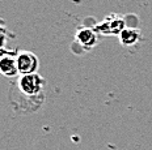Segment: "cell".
Masks as SVG:
<instances>
[{
	"label": "cell",
	"instance_id": "2",
	"mask_svg": "<svg viewBox=\"0 0 152 150\" xmlns=\"http://www.w3.org/2000/svg\"><path fill=\"white\" fill-rule=\"evenodd\" d=\"M16 59H17L18 73L21 74L36 73V69L38 68V59L34 54H31L29 51H23L18 54Z\"/></svg>",
	"mask_w": 152,
	"mask_h": 150
},
{
	"label": "cell",
	"instance_id": "6",
	"mask_svg": "<svg viewBox=\"0 0 152 150\" xmlns=\"http://www.w3.org/2000/svg\"><path fill=\"white\" fill-rule=\"evenodd\" d=\"M3 42H4V39H3V35H1V34H0V46L3 45Z\"/></svg>",
	"mask_w": 152,
	"mask_h": 150
},
{
	"label": "cell",
	"instance_id": "4",
	"mask_svg": "<svg viewBox=\"0 0 152 150\" xmlns=\"http://www.w3.org/2000/svg\"><path fill=\"white\" fill-rule=\"evenodd\" d=\"M140 38V32L137 29H123L121 30V35H119V39H121L122 45L125 46H132L139 40Z\"/></svg>",
	"mask_w": 152,
	"mask_h": 150
},
{
	"label": "cell",
	"instance_id": "1",
	"mask_svg": "<svg viewBox=\"0 0 152 150\" xmlns=\"http://www.w3.org/2000/svg\"><path fill=\"white\" fill-rule=\"evenodd\" d=\"M43 85H45V81L37 73L23 74L20 81H18L20 92L28 97H37L38 94H41Z\"/></svg>",
	"mask_w": 152,
	"mask_h": 150
},
{
	"label": "cell",
	"instance_id": "5",
	"mask_svg": "<svg viewBox=\"0 0 152 150\" xmlns=\"http://www.w3.org/2000/svg\"><path fill=\"white\" fill-rule=\"evenodd\" d=\"M77 38L80 39V42H83L84 45H94V42H96V37H94V34L91 32V30H83V32H80L77 34Z\"/></svg>",
	"mask_w": 152,
	"mask_h": 150
},
{
	"label": "cell",
	"instance_id": "3",
	"mask_svg": "<svg viewBox=\"0 0 152 150\" xmlns=\"http://www.w3.org/2000/svg\"><path fill=\"white\" fill-rule=\"evenodd\" d=\"M0 73L7 77H15L18 73L17 59L11 58V56H5V58L0 59Z\"/></svg>",
	"mask_w": 152,
	"mask_h": 150
}]
</instances>
